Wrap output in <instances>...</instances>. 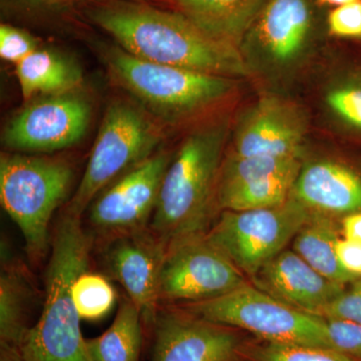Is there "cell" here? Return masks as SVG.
<instances>
[{"label": "cell", "mask_w": 361, "mask_h": 361, "mask_svg": "<svg viewBox=\"0 0 361 361\" xmlns=\"http://www.w3.org/2000/svg\"><path fill=\"white\" fill-rule=\"evenodd\" d=\"M35 293L25 268L2 252L0 274V344L18 348L30 330Z\"/></svg>", "instance_id": "obj_20"}, {"label": "cell", "mask_w": 361, "mask_h": 361, "mask_svg": "<svg viewBox=\"0 0 361 361\" xmlns=\"http://www.w3.org/2000/svg\"><path fill=\"white\" fill-rule=\"evenodd\" d=\"M23 1L28 2L30 4H35V6H56L65 4L68 0H23Z\"/></svg>", "instance_id": "obj_35"}, {"label": "cell", "mask_w": 361, "mask_h": 361, "mask_svg": "<svg viewBox=\"0 0 361 361\" xmlns=\"http://www.w3.org/2000/svg\"><path fill=\"white\" fill-rule=\"evenodd\" d=\"M342 232L344 238L361 244V211L345 215L342 220Z\"/></svg>", "instance_id": "obj_33"}, {"label": "cell", "mask_w": 361, "mask_h": 361, "mask_svg": "<svg viewBox=\"0 0 361 361\" xmlns=\"http://www.w3.org/2000/svg\"><path fill=\"white\" fill-rule=\"evenodd\" d=\"M185 310L211 322L247 330L270 343L334 349L324 318L291 307L247 283Z\"/></svg>", "instance_id": "obj_7"}, {"label": "cell", "mask_w": 361, "mask_h": 361, "mask_svg": "<svg viewBox=\"0 0 361 361\" xmlns=\"http://www.w3.org/2000/svg\"><path fill=\"white\" fill-rule=\"evenodd\" d=\"M291 196L315 214L360 212L361 177L353 169L336 161H314L301 168Z\"/></svg>", "instance_id": "obj_16"}, {"label": "cell", "mask_w": 361, "mask_h": 361, "mask_svg": "<svg viewBox=\"0 0 361 361\" xmlns=\"http://www.w3.org/2000/svg\"><path fill=\"white\" fill-rule=\"evenodd\" d=\"M73 182L65 161L26 155L0 159V202L25 239L30 257L39 261L49 246V226Z\"/></svg>", "instance_id": "obj_5"}, {"label": "cell", "mask_w": 361, "mask_h": 361, "mask_svg": "<svg viewBox=\"0 0 361 361\" xmlns=\"http://www.w3.org/2000/svg\"><path fill=\"white\" fill-rule=\"evenodd\" d=\"M16 77L25 99L37 94L51 96L78 90L82 73L68 56L47 49H37L16 65Z\"/></svg>", "instance_id": "obj_19"}, {"label": "cell", "mask_w": 361, "mask_h": 361, "mask_svg": "<svg viewBox=\"0 0 361 361\" xmlns=\"http://www.w3.org/2000/svg\"><path fill=\"white\" fill-rule=\"evenodd\" d=\"M106 263L116 279L139 308L144 325L151 329L159 301V277L167 247L149 228L110 240Z\"/></svg>", "instance_id": "obj_13"}, {"label": "cell", "mask_w": 361, "mask_h": 361, "mask_svg": "<svg viewBox=\"0 0 361 361\" xmlns=\"http://www.w3.org/2000/svg\"><path fill=\"white\" fill-rule=\"evenodd\" d=\"M312 214L290 196L274 208L223 211L206 235L242 272L253 277L284 250Z\"/></svg>", "instance_id": "obj_8"}, {"label": "cell", "mask_w": 361, "mask_h": 361, "mask_svg": "<svg viewBox=\"0 0 361 361\" xmlns=\"http://www.w3.org/2000/svg\"><path fill=\"white\" fill-rule=\"evenodd\" d=\"M297 176H277L218 187L217 206L223 211H249L283 205L290 198Z\"/></svg>", "instance_id": "obj_23"}, {"label": "cell", "mask_w": 361, "mask_h": 361, "mask_svg": "<svg viewBox=\"0 0 361 361\" xmlns=\"http://www.w3.org/2000/svg\"><path fill=\"white\" fill-rule=\"evenodd\" d=\"M71 294L80 319L87 322L103 319L113 310L116 300L111 282L103 275L89 270L75 278Z\"/></svg>", "instance_id": "obj_25"}, {"label": "cell", "mask_w": 361, "mask_h": 361, "mask_svg": "<svg viewBox=\"0 0 361 361\" xmlns=\"http://www.w3.org/2000/svg\"><path fill=\"white\" fill-rule=\"evenodd\" d=\"M161 137L163 134L155 118L141 106L125 101L111 104L66 212L82 218L109 184L153 155Z\"/></svg>", "instance_id": "obj_6"}, {"label": "cell", "mask_w": 361, "mask_h": 361, "mask_svg": "<svg viewBox=\"0 0 361 361\" xmlns=\"http://www.w3.org/2000/svg\"><path fill=\"white\" fill-rule=\"evenodd\" d=\"M252 278L260 290L318 317L344 289V284L323 276L296 252L290 250L280 252Z\"/></svg>", "instance_id": "obj_15"}, {"label": "cell", "mask_w": 361, "mask_h": 361, "mask_svg": "<svg viewBox=\"0 0 361 361\" xmlns=\"http://www.w3.org/2000/svg\"><path fill=\"white\" fill-rule=\"evenodd\" d=\"M111 78L165 121L179 120L219 103L231 94L234 78L142 61L120 47L102 52Z\"/></svg>", "instance_id": "obj_4"}, {"label": "cell", "mask_w": 361, "mask_h": 361, "mask_svg": "<svg viewBox=\"0 0 361 361\" xmlns=\"http://www.w3.org/2000/svg\"><path fill=\"white\" fill-rule=\"evenodd\" d=\"M336 250L342 268L355 278L361 277V244L343 237L337 240Z\"/></svg>", "instance_id": "obj_32"}, {"label": "cell", "mask_w": 361, "mask_h": 361, "mask_svg": "<svg viewBox=\"0 0 361 361\" xmlns=\"http://www.w3.org/2000/svg\"><path fill=\"white\" fill-rule=\"evenodd\" d=\"M0 361H25V360L18 348L0 344Z\"/></svg>", "instance_id": "obj_34"}, {"label": "cell", "mask_w": 361, "mask_h": 361, "mask_svg": "<svg viewBox=\"0 0 361 361\" xmlns=\"http://www.w3.org/2000/svg\"><path fill=\"white\" fill-rule=\"evenodd\" d=\"M242 271L205 234L171 244L159 277L160 306L198 303L225 295L246 283Z\"/></svg>", "instance_id": "obj_9"}, {"label": "cell", "mask_w": 361, "mask_h": 361, "mask_svg": "<svg viewBox=\"0 0 361 361\" xmlns=\"http://www.w3.org/2000/svg\"><path fill=\"white\" fill-rule=\"evenodd\" d=\"M231 329L161 305L151 326L153 361H234L240 341Z\"/></svg>", "instance_id": "obj_12"}, {"label": "cell", "mask_w": 361, "mask_h": 361, "mask_svg": "<svg viewBox=\"0 0 361 361\" xmlns=\"http://www.w3.org/2000/svg\"><path fill=\"white\" fill-rule=\"evenodd\" d=\"M92 106L77 90L45 96L28 104L7 123L2 139L7 148L51 153L70 148L89 128Z\"/></svg>", "instance_id": "obj_11"}, {"label": "cell", "mask_w": 361, "mask_h": 361, "mask_svg": "<svg viewBox=\"0 0 361 361\" xmlns=\"http://www.w3.org/2000/svg\"><path fill=\"white\" fill-rule=\"evenodd\" d=\"M171 160L154 153L114 180L90 204V226L111 239L148 228Z\"/></svg>", "instance_id": "obj_10"}, {"label": "cell", "mask_w": 361, "mask_h": 361, "mask_svg": "<svg viewBox=\"0 0 361 361\" xmlns=\"http://www.w3.org/2000/svg\"><path fill=\"white\" fill-rule=\"evenodd\" d=\"M338 235L331 220L313 213L293 239V251L323 276L337 283L346 284L356 278L342 268L337 259Z\"/></svg>", "instance_id": "obj_21"}, {"label": "cell", "mask_w": 361, "mask_h": 361, "mask_svg": "<svg viewBox=\"0 0 361 361\" xmlns=\"http://www.w3.org/2000/svg\"><path fill=\"white\" fill-rule=\"evenodd\" d=\"M253 361H358L336 349L266 342L253 353Z\"/></svg>", "instance_id": "obj_26"}, {"label": "cell", "mask_w": 361, "mask_h": 361, "mask_svg": "<svg viewBox=\"0 0 361 361\" xmlns=\"http://www.w3.org/2000/svg\"><path fill=\"white\" fill-rule=\"evenodd\" d=\"M142 316L130 299L123 301L113 323L102 336L87 339L94 361H140Z\"/></svg>", "instance_id": "obj_22"}, {"label": "cell", "mask_w": 361, "mask_h": 361, "mask_svg": "<svg viewBox=\"0 0 361 361\" xmlns=\"http://www.w3.org/2000/svg\"><path fill=\"white\" fill-rule=\"evenodd\" d=\"M39 49L37 40L30 33L8 25L0 26V56L18 65Z\"/></svg>", "instance_id": "obj_27"}, {"label": "cell", "mask_w": 361, "mask_h": 361, "mask_svg": "<svg viewBox=\"0 0 361 361\" xmlns=\"http://www.w3.org/2000/svg\"><path fill=\"white\" fill-rule=\"evenodd\" d=\"M301 170L299 158L279 157L229 156L221 167L218 187L232 186L263 178L298 175Z\"/></svg>", "instance_id": "obj_24"}, {"label": "cell", "mask_w": 361, "mask_h": 361, "mask_svg": "<svg viewBox=\"0 0 361 361\" xmlns=\"http://www.w3.org/2000/svg\"><path fill=\"white\" fill-rule=\"evenodd\" d=\"M311 21L308 0H267L254 25L264 51L278 63H287L302 51Z\"/></svg>", "instance_id": "obj_17"}, {"label": "cell", "mask_w": 361, "mask_h": 361, "mask_svg": "<svg viewBox=\"0 0 361 361\" xmlns=\"http://www.w3.org/2000/svg\"><path fill=\"white\" fill-rule=\"evenodd\" d=\"M305 121L293 104L263 97L240 121L231 155L299 158Z\"/></svg>", "instance_id": "obj_14"}, {"label": "cell", "mask_w": 361, "mask_h": 361, "mask_svg": "<svg viewBox=\"0 0 361 361\" xmlns=\"http://www.w3.org/2000/svg\"><path fill=\"white\" fill-rule=\"evenodd\" d=\"M334 349L361 361V324L345 320L325 319Z\"/></svg>", "instance_id": "obj_30"}, {"label": "cell", "mask_w": 361, "mask_h": 361, "mask_svg": "<svg viewBox=\"0 0 361 361\" xmlns=\"http://www.w3.org/2000/svg\"><path fill=\"white\" fill-rule=\"evenodd\" d=\"M51 241L42 312L18 349L25 361H94L71 294L75 278L89 270L92 240L82 218L66 211Z\"/></svg>", "instance_id": "obj_2"}, {"label": "cell", "mask_w": 361, "mask_h": 361, "mask_svg": "<svg viewBox=\"0 0 361 361\" xmlns=\"http://www.w3.org/2000/svg\"><path fill=\"white\" fill-rule=\"evenodd\" d=\"M322 4L326 6H341L344 4H351V2L360 1V0H318Z\"/></svg>", "instance_id": "obj_36"}, {"label": "cell", "mask_w": 361, "mask_h": 361, "mask_svg": "<svg viewBox=\"0 0 361 361\" xmlns=\"http://www.w3.org/2000/svg\"><path fill=\"white\" fill-rule=\"evenodd\" d=\"M324 319L345 320L361 324V277L351 282L350 287L336 297L322 310Z\"/></svg>", "instance_id": "obj_28"}, {"label": "cell", "mask_w": 361, "mask_h": 361, "mask_svg": "<svg viewBox=\"0 0 361 361\" xmlns=\"http://www.w3.org/2000/svg\"><path fill=\"white\" fill-rule=\"evenodd\" d=\"M176 11L218 42L238 47L267 0H171Z\"/></svg>", "instance_id": "obj_18"}, {"label": "cell", "mask_w": 361, "mask_h": 361, "mask_svg": "<svg viewBox=\"0 0 361 361\" xmlns=\"http://www.w3.org/2000/svg\"><path fill=\"white\" fill-rule=\"evenodd\" d=\"M329 32L341 39H361V0L336 6L330 11Z\"/></svg>", "instance_id": "obj_31"}, {"label": "cell", "mask_w": 361, "mask_h": 361, "mask_svg": "<svg viewBox=\"0 0 361 361\" xmlns=\"http://www.w3.org/2000/svg\"><path fill=\"white\" fill-rule=\"evenodd\" d=\"M227 123L192 133L169 164L149 228L166 247L205 234L217 205Z\"/></svg>", "instance_id": "obj_3"}, {"label": "cell", "mask_w": 361, "mask_h": 361, "mask_svg": "<svg viewBox=\"0 0 361 361\" xmlns=\"http://www.w3.org/2000/svg\"><path fill=\"white\" fill-rule=\"evenodd\" d=\"M327 104L344 122L361 130V85H348L330 92Z\"/></svg>", "instance_id": "obj_29"}, {"label": "cell", "mask_w": 361, "mask_h": 361, "mask_svg": "<svg viewBox=\"0 0 361 361\" xmlns=\"http://www.w3.org/2000/svg\"><path fill=\"white\" fill-rule=\"evenodd\" d=\"M89 16L118 47L142 61L220 77L249 75L238 47L212 39L178 11L118 1L94 7Z\"/></svg>", "instance_id": "obj_1"}]
</instances>
